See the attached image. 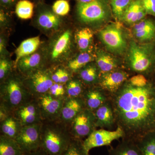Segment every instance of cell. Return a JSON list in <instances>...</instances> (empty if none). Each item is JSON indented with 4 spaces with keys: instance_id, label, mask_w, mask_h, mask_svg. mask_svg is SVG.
<instances>
[{
    "instance_id": "1f68e13d",
    "label": "cell",
    "mask_w": 155,
    "mask_h": 155,
    "mask_svg": "<svg viewBox=\"0 0 155 155\" xmlns=\"http://www.w3.org/2000/svg\"><path fill=\"white\" fill-rule=\"evenodd\" d=\"M79 72V76L84 82L87 84H91L96 81L97 72L96 67L94 65H87Z\"/></svg>"
},
{
    "instance_id": "e0dca14e",
    "label": "cell",
    "mask_w": 155,
    "mask_h": 155,
    "mask_svg": "<svg viewBox=\"0 0 155 155\" xmlns=\"http://www.w3.org/2000/svg\"><path fill=\"white\" fill-rule=\"evenodd\" d=\"M127 77V73L121 71L107 72L101 78L100 85L109 91L115 92L118 90Z\"/></svg>"
},
{
    "instance_id": "6da1fadb",
    "label": "cell",
    "mask_w": 155,
    "mask_h": 155,
    "mask_svg": "<svg viewBox=\"0 0 155 155\" xmlns=\"http://www.w3.org/2000/svg\"><path fill=\"white\" fill-rule=\"evenodd\" d=\"M114 116L129 135L144 137L155 131V87L148 83L137 87L130 83L114 96Z\"/></svg>"
},
{
    "instance_id": "b9f144b4",
    "label": "cell",
    "mask_w": 155,
    "mask_h": 155,
    "mask_svg": "<svg viewBox=\"0 0 155 155\" xmlns=\"http://www.w3.org/2000/svg\"><path fill=\"white\" fill-rule=\"evenodd\" d=\"M9 52L7 49V43L5 37L1 34L0 37V56L1 57H9Z\"/></svg>"
},
{
    "instance_id": "f1b7e54d",
    "label": "cell",
    "mask_w": 155,
    "mask_h": 155,
    "mask_svg": "<svg viewBox=\"0 0 155 155\" xmlns=\"http://www.w3.org/2000/svg\"><path fill=\"white\" fill-rule=\"evenodd\" d=\"M34 7L33 3L28 0H20L16 4L15 13L20 19H31L33 16Z\"/></svg>"
},
{
    "instance_id": "9a60e30c",
    "label": "cell",
    "mask_w": 155,
    "mask_h": 155,
    "mask_svg": "<svg viewBox=\"0 0 155 155\" xmlns=\"http://www.w3.org/2000/svg\"><path fill=\"white\" fill-rule=\"evenodd\" d=\"M46 60L44 53H35L21 58L15 67L17 72L22 76L27 75L37 69L45 67Z\"/></svg>"
},
{
    "instance_id": "30bf717a",
    "label": "cell",
    "mask_w": 155,
    "mask_h": 155,
    "mask_svg": "<svg viewBox=\"0 0 155 155\" xmlns=\"http://www.w3.org/2000/svg\"><path fill=\"white\" fill-rule=\"evenodd\" d=\"M125 132L122 127L110 131L101 129L95 130L83 141V146L87 152L94 148L109 146L114 140L123 137Z\"/></svg>"
},
{
    "instance_id": "44dd1931",
    "label": "cell",
    "mask_w": 155,
    "mask_h": 155,
    "mask_svg": "<svg viewBox=\"0 0 155 155\" xmlns=\"http://www.w3.org/2000/svg\"><path fill=\"white\" fill-rule=\"evenodd\" d=\"M93 56L87 52H81L73 59L67 61L66 67L71 72H76L93 61Z\"/></svg>"
},
{
    "instance_id": "4316f807",
    "label": "cell",
    "mask_w": 155,
    "mask_h": 155,
    "mask_svg": "<svg viewBox=\"0 0 155 155\" xmlns=\"http://www.w3.org/2000/svg\"><path fill=\"white\" fill-rule=\"evenodd\" d=\"M137 145L142 155H155V132L145 135Z\"/></svg>"
},
{
    "instance_id": "4dcf8cb0",
    "label": "cell",
    "mask_w": 155,
    "mask_h": 155,
    "mask_svg": "<svg viewBox=\"0 0 155 155\" xmlns=\"http://www.w3.org/2000/svg\"><path fill=\"white\" fill-rule=\"evenodd\" d=\"M67 97H79L83 93V87L80 81L72 78L66 84Z\"/></svg>"
},
{
    "instance_id": "bcb514c9",
    "label": "cell",
    "mask_w": 155,
    "mask_h": 155,
    "mask_svg": "<svg viewBox=\"0 0 155 155\" xmlns=\"http://www.w3.org/2000/svg\"><path fill=\"white\" fill-rule=\"evenodd\" d=\"M23 155H49L41 148L31 152L24 153Z\"/></svg>"
},
{
    "instance_id": "ac0fdd59",
    "label": "cell",
    "mask_w": 155,
    "mask_h": 155,
    "mask_svg": "<svg viewBox=\"0 0 155 155\" xmlns=\"http://www.w3.org/2000/svg\"><path fill=\"white\" fill-rule=\"evenodd\" d=\"M41 43L40 38L38 36L31 38L22 41L15 51L16 58L14 63V69L17 62L21 58L36 52Z\"/></svg>"
},
{
    "instance_id": "7a4b0ae2",
    "label": "cell",
    "mask_w": 155,
    "mask_h": 155,
    "mask_svg": "<svg viewBox=\"0 0 155 155\" xmlns=\"http://www.w3.org/2000/svg\"><path fill=\"white\" fill-rule=\"evenodd\" d=\"M73 138L69 124L59 119L43 121L41 148L49 155L62 154Z\"/></svg>"
},
{
    "instance_id": "ee69618b",
    "label": "cell",
    "mask_w": 155,
    "mask_h": 155,
    "mask_svg": "<svg viewBox=\"0 0 155 155\" xmlns=\"http://www.w3.org/2000/svg\"><path fill=\"white\" fill-rule=\"evenodd\" d=\"M12 114H13L7 108L0 105V122H2Z\"/></svg>"
},
{
    "instance_id": "484cf974",
    "label": "cell",
    "mask_w": 155,
    "mask_h": 155,
    "mask_svg": "<svg viewBox=\"0 0 155 155\" xmlns=\"http://www.w3.org/2000/svg\"><path fill=\"white\" fill-rule=\"evenodd\" d=\"M96 61L98 67L102 72H109L117 66L116 61L112 56L103 51L97 52Z\"/></svg>"
},
{
    "instance_id": "277c9868",
    "label": "cell",
    "mask_w": 155,
    "mask_h": 155,
    "mask_svg": "<svg viewBox=\"0 0 155 155\" xmlns=\"http://www.w3.org/2000/svg\"><path fill=\"white\" fill-rule=\"evenodd\" d=\"M54 34L44 52L48 62L57 65L69 61L73 37L72 31L69 28L59 30Z\"/></svg>"
},
{
    "instance_id": "ba28073f",
    "label": "cell",
    "mask_w": 155,
    "mask_h": 155,
    "mask_svg": "<svg viewBox=\"0 0 155 155\" xmlns=\"http://www.w3.org/2000/svg\"><path fill=\"white\" fill-rule=\"evenodd\" d=\"M41 123L23 126L15 140L24 153L40 148Z\"/></svg>"
},
{
    "instance_id": "d6986e66",
    "label": "cell",
    "mask_w": 155,
    "mask_h": 155,
    "mask_svg": "<svg viewBox=\"0 0 155 155\" xmlns=\"http://www.w3.org/2000/svg\"><path fill=\"white\" fill-rule=\"evenodd\" d=\"M1 135L15 140L23 127L19 119L12 114L0 122Z\"/></svg>"
},
{
    "instance_id": "ab89813d",
    "label": "cell",
    "mask_w": 155,
    "mask_h": 155,
    "mask_svg": "<svg viewBox=\"0 0 155 155\" xmlns=\"http://www.w3.org/2000/svg\"><path fill=\"white\" fill-rule=\"evenodd\" d=\"M141 2L147 14L155 17V0H141Z\"/></svg>"
},
{
    "instance_id": "7bdbcfd3",
    "label": "cell",
    "mask_w": 155,
    "mask_h": 155,
    "mask_svg": "<svg viewBox=\"0 0 155 155\" xmlns=\"http://www.w3.org/2000/svg\"><path fill=\"white\" fill-rule=\"evenodd\" d=\"M147 14L144 8H143L142 5H141V7L139 9L137 13H136V14L134 15V17L131 19L130 24V23H135L136 22H139V21L143 19L145 17Z\"/></svg>"
},
{
    "instance_id": "74e56055",
    "label": "cell",
    "mask_w": 155,
    "mask_h": 155,
    "mask_svg": "<svg viewBox=\"0 0 155 155\" xmlns=\"http://www.w3.org/2000/svg\"><path fill=\"white\" fill-rule=\"evenodd\" d=\"M48 93L55 97L66 98L67 97L66 84L54 83L51 87Z\"/></svg>"
},
{
    "instance_id": "5b68a950",
    "label": "cell",
    "mask_w": 155,
    "mask_h": 155,
    "mask_svg": "<svg viewBox=\"0 0 155 155\" xmlns=\"http://www.w3.org/2000/svg\"><path fill=\"white\" fill-rule=\"evenodd\" d=\"M108 0H93L86 3H78L76 12L78 19L88 25L106 21L111 16Z\"/></svg>"
},
{
    "instance_id": "f35d334b",
    "label": "cell",
    "mask_w": 155,
    "mask_h": 155,
    "mask_svg": "<svg viewBox=\"0 0 155 155\" xmlns=\"http://www.w3.org/2000/svg\"><path fill=\"white\" fill-rule=\"evenodd\" d=\"M130 83L133 86L142 87L146 85L148 81L143 75L139 74L131 77L130 78Z\"/></svg>"
},
{
    "instance_id": "52a82bcc",
    "label": "cell",
    "mask_w": 155,
    "mask_h": 155,
    "mask_svg": "<svg viewBox=\"0 0 155 155\" xmlns=\"http://www.w3.org/2000/svg\"><path fill=\"white\" fill-rule=\"evenodd\" d=\"M130 67L137 72H144L150 69L154 62L153 48L140 45L134 41L130 43L129 52Z\"/></svg>"
},
{
    "instance_id": "5bb4252c",
    "label": "cell",
    "mask_w": 155,
    "mask_h": 155,
    "mask_svg": "<svg viewBox=\"0 0 155 155\" xmlns=\"http://www.w3.org/2000/svg\"><path fill=\"white\" fill-rule=\"evenodd\" d=\"M22 126L39 124L43 122L40 110L35 98L20 106L13 112Z\"/></svg>"
},
{
    "instance_id": "3957f363",
    "label": "cell",
    "mask_w": 155,
    "mask_h": 155,
    "mask_svg": "<svg viewBox=\"0 0 155 155\" xmlns=\"http://www.w3.org/2000/svg\"><path fill=\"white\" fill-rule=\"evenodd\" d=\"M34 98L24 83L22 75L13 71L1 82L0 105L13 114L20 106Z\"/></svg>"
},
{
    "instance_id": "d6a6232c",
    "label": "cell",
    "mask_w": 155,
    "mask_h": 155,
    "mask_svg": "<svg viewBox=\"0 0 155 155\" xmlns=\"http://www.w3.org/2000/svg\"><path fill=\"white\" fill-rule=\"evenodd\" d=\"M51 72L52 78L55 83L66 84L72 78V72L66 67H58Z\"/></svg>"
},
{
    "instance_id": "d4e9b609",
    "label": "cell",
    "mask_w": 155,
    "mask_h": 155,
    "mask_svg": "<svg viewBox=\"0 0 155 155\" xmlns=\"http://www.w3.org/2000/svg\"><path fill=\"white\" fill-rule=\"evenodd\" d=\"M94 34L91 28H84L76 31L75 34V41L78 47L81 52H85L91 45Z\"/></svg>"
},
{
    "instance_id": "cb8c5ba5",
    "label": "cell",
    "mask_w": 155,
    "mask_h": 155,
    "mask_svg": "<svg viewBox=\"0 0 155 155\" xmlns=\"http://www.w3.org/2000/svg\"><path fill=\"white\" fill-rule=\"evenodd\" d=\"M15 140L0 135V155H23Z\"/></svg>"
},
{
    "instance_id": "7c38bea8",
    "label": "cell",
    "mask_w": 155,
    "mask_h": 155,
    "mask_svg": "<svg viewBox=\"0 0 155 155\" xmlns=\"http://www.w3.org/2000/svg\"><path fill=\"white\" fill-rule=\"evenodd\" d=\"M103 42L113 52L121 54L126 49L127 43L122 30L114 25H108L100 31Z\"/></svg>"
},
{
    "instance_id": "e575fe53",
    "label": "cell",
    "mask_w": 155,
    "mask_h": 155,
    "mask_svg": "<svg viewBox=\"0 0 155 155\" xmlns=\"http://www.w3.org/2000/svg\"><path fill=\"white\" fill-rule=\"evenodd\" d=\"M14 64L9 57H1L0 59V81H4L13 72Z\"/></svg>"
},
{
    "instance_id": "8fae6325",
    "label": "cell",
    "mask_w": 155,
    "mask_h": 155,
    "mask_svg": "<svg viewBox=\"0 0 155 155\" xmlns=\"http://www.w3.org/2000/svg\"><path fill=\"white\" fill-rule=\"evenodd\" d=\"M35 98L37 101L43 121H52L60 119L66 98L55 97L47 93Z\"/></svg>"
},
{
    "instance_id": "7dc6e473",
    "label": "cell",
    "mask_w": 155,
    "mask_h": 155,
    "mask_svg": "<svg viewBox=\"0 0 155 155\" xmlns=\"http://www.w3.org/2000/svg\"><path fill=\"white\" fill-rule=\"evenodd\" d=\"M76 1H77L78 3H86L91 2L93 0H76Z\"/></svg>"
},
{
    "instance_id": "836d02e7",
    "label": "cell",
    "mask_w": 155,
    "mask_h": 155,
    "mask_svg": "<svg viewBox=\"0 0 155 155\" xmlns=\"http://www.w3.org/2000/svg\"><path fill=\"white\" fill-rule=\"evenodd\" d=\"M61 155H89L83 146L81 140L73 138L67 149Z\"/></svg>"
},
{
    "instance_id": "4fadbf2b",
    "label": "cell",
    "mask_w": 155,
    "mask_h": 155,
    "mask_svg": "<svg viewBox=\"0 0 155 155\" xmlns=\"http://www.w3.org/2000/svg\"><path fill=\"white\" fill-rule=\"evenodd\" d=\"M63 20L52 9L44 8L39 10L35 24L39 30L47 34H55L61 29Z\"/></svg>"
},
{
    "instance_id": "8992f818",
    "label": "cell",
    "mask_w": 155,
    "mask_h": 155,
    "mask_svg": "<svg viewBox=\"0 0 155 155\" xmlns=\"http://www.w3.org/2000/svg\"><path fill=\"white\" fill-rule=\"evenodd\" d=\"M24 83L34 98L47 93L54 82L51 70L44 67L23 76Z\"/></svg>"
},
{
    "instance_id": "7402d4cb",
    "label": "cell",
    "mask_w": 155,
    "mask_h": 155,
    "mask_svg": "<svg viewBox=\"0 0 155 155\" xmlns=\"http://www.w3.org/2000/svg\"><path fill=\"white\" fill-rule=\"evenodd\" d=\"M81 97L84 101L86 108L93 112L103 105L105 100L102 94L95 89L88 91Z\"/></svg>"
},
{
    "instance_id": "83f0119b",
    "label": "cell",
    "mask_w": 155,
    "mask_h": 155,
    "mask_svg": "<svg viewBox=\"0 0 155 155\" xmlns=\"http://www.w3.org/2000/svg\"><path fill=\"white\" fill-rule=\"evenodd\" d=\"M110 155H142V154L137 144L126 141L112 150Z\"/></svg>"
},
{
    "instance_id": "f6af8a7d",
    "label": "cell",
    "mask_w": 155,
    "mask_h": 155,
    "mask_svg": "<svg viewBox=\"0 0 155 155\" xmlns=\"http://www.w3.org/2000/svg\"><path fill=\"white\" fill-rule=\"evenodd\" d=\"M18 0H0L1 5L5 8H11L14 5Z\"/></svg>"
},
{
    "instance_id": "f546056e",
    "label": "cell",
    "mask_w": 155,
    "mask_h": 155,
    "mask_svg": "<svg viewBox=\"0 0 155 155\" xmlns=\"http://www.w3.org/2000/svg\"><path fill=\"white\" fill-rule=\"evenodd\" d=\"M133 0H110L112 12L117 19H122L125 11Z\"/></svg>"
},
{
    "instance_id": "d590c367",
    "label": "cell",
    "mask_w": 155,
    "mask_h": 155,
    "mask_svg": "<svg viewBox=\"0 0 155 155\" xmlns=\"http://www.w3.org/2000/svg\"><path fill=\"white\" fill-rule=\"evenodd\" d=\"M52 9L57 15L63 17L69 13L70 5L67 0H57L53 4Z\"/></svg>"
},
{
    "instance_id": "60d3db41",
    "label": "cell",
    "mask_w": 155,
    "mask_h": 155,
    "mask_svg": "<svg viewBox=\"0 0 155 155\" xmlns=\"http://www.w3.org/2000/svg\"><path fill=\"white\" fill-rule=\"evenodd\" d=\"M10 24V19L8 14L2 9L0 11V25L1 28H8Z\"/></svg>"
},
{
    "instance_id": "8d00e7d4",
    "label": "cell",
    "mask_w": 155,
    "mask_h": 155,
    "mask_svg": "<svg viewBox=\"0 0 155 155\" xmlns=\"http://www.w3.org/2000/svg\"><path fill=\"white\" fill-rule=\"evenodd\" d=\"M142 5L141 0L132 1L130 5L125 11L122 20L128 23H130L131 19L136 14Z\"/></svg>"
},
{
    "instance_id": "2e32d148",
    "label": "cell",
    "mask_w": 155,
    "mask_h": 155,
    "mask_svg": "<svg viewBox=\"0 0 155 155\" xmlns=\"http://www.w3.org/2000/svg\"><path fill=\"white\" fill-rule=\"evenodd\" d=\"M86 108L82 97L65 99L59 120L69 124L81 111Z\"/></svg>"
},
{
    "instance_id": "ffe728a7",
    "label": "cell",
    "mask_w": 155,
    "mask_h": 155,
    "mask_svg": "<svg viewBox=\"0 0 155 155\" xmlns=\"http://www.w3.org/2000/svg\"><path fill=\"white\" fill-rule=\"evenodd\" d=\"M136 37L141 41L151 40L155 38V24L150 19L141 20L134 25Z\"/></svg>"
},
{
    "instance_id": "603a6c76",
    "label": "cell",
    "mask_w": 155,
    "mask_h": 155,
    "mask_svg": "<svg viewBox=\"0 0 155 155\" xmlns=\"http://www.w3.org/2000/svg\"><path fill=\"white\" fill-rule=\"evenodd\" d=\"M94 112L96 126L104 127L112 125L114 121V113L112 109L107 105L103 104Z\"/></svg>"
},
{
    "instance_id": "9c48e42d",
    "label": "cell",
    "mask_w": 155,
    "mask_h": 155,
    "mask_svg": "<svg viewBox=\"0 0 155 155\" xmlns=\"http://www.w3.org/2000/svg\"><path fill=\"white\" fill-rule=\"evenodd\" d=\"M70 126L74 138L81 140L87 137L94 131L96 126L94 112L85 108L72 120Z\"/></svg>"
}]
</instances>
